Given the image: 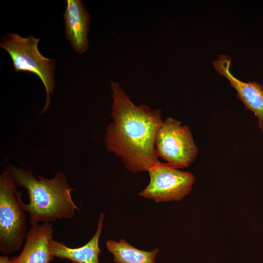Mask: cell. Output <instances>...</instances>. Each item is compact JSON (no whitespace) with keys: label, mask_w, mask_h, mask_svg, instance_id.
I'll list each match as a JSON object with an SVG mask.
<instances>
[{"label":"cell","mask_w":263,"mask_h":263,"mask_svg":"<svg viewBox=\"0 0 263 263\" xmlns=\"http://www.w3.org/2000/svg\"><path fill=\"white\" fill-rule=\"evenodd\" d=\"M9 260V257L6 255H2L0 256V263H8Z\"/></svg>","instance_id":"obj_12"},{"label":"cell","mask_w":263,"mask_h":263,"mask_svg":"<svg viewBox=\"0 0 263 263\" xmlns=\"http://www.w3.org/2000/svg\"><path fill=\"white\" fill-rule=\"evenodd\" d=\"M150 182L139 195L155 202L179 201L191 190L195 177L158 160L148 171Z\"/></svg>","instance_id":"obj_6"},{"label":"cell","mask_w":263,"mask_h":263,"mask_svg":"<svg viewBox=\"0 0 263 263\" xmlns=\"http://www.w3.org/2000/svg\"><path fill=\"white\" fill-rule=\"evenodd\" d=\"M104 219V214L102 213L94 236L82 246L71 248L52 239L49 243L51 255L54 257L68 259L75 263H99L98 255L101 251L98 246V241L102 231Z\"/></svg>","instance_id":"obj_10"},{"label":"cell","mask_w":263,"mask_h":263,"mask_svg":"<svg viewBox=\"0 0 263 263\" xmlns=\"http://www.w3.org/2000/svg\"><path fill=\"white\" fill-rule=\"evenodd\" d=\"M39 41L32 35L22 37L9 32L1 38L0 47L10 56L15 71L34 74L39 78L46 92V101L42 111L44 112L50 106V95L56 87V61L41 54L38 48Z\"/></svg>","instance_id":"obj_3"},{"label":"cell","mask_w":263,"mask_h":263,"mask_svg":"<svg viewBox=\"0 0 263 263\" xmlns=\"http://www.w3.org/2000/svg\"><path fill=\"white\" fill-rule=\"evenodd\" d=\"M7 169L17 186L27 191L29 203L24 207L31 225L72 219L79 210L71 196L74 189L63 173L57 172L48 179L36 177L31 171L14 166H8Z\"/></svg>","instance_id":"obj_2"},{"label":"cell","mask_w":263,"mask_h":263,"mask_svg":"<svg viewBox=\"0 0 263 263\" xmlns=\"http://www.w3.org/2000/svg\"><path fill=\"white\" fill-rule=\"evenodd\" d=\"M63 22L66 38L73 50L85 53L89 48L90 15L82 0H67Z\"/></svg>","instance_id":"obj_8"},{"label":"cell","mask_w":263,"mask_h":263,"mask_svg":"<svg viewBox=\"0 0 263 263\" xmlns=\"http://www.w3.org/2000/svg\"><path fill=\"white\" fill-rule=\"evenodd\" d=\"M155 146L157 156L178 169L188 167L198 152L189 128L171 117L162 121Z\"/></svg>","instance_id":"obj_5"},{"label":"cell","mask_w":263,"mask_h":263,"mask_svg":"<svg viewBox=\"0 0 263 263\" xmlns=\"http://www.w3.org/2000/svg\"><path fill=\"white\" fill-rule=\"evenodd\" d=\"M113 121L106 131L107 150L121 159L129 170L148 171L158 160L155 140L162 122L159 109L136 106L117 82L111 83Z\"/></svg>","instance_id":"obj_1"},{"label":"cell","mask_w":263,"mask_h":263,"mask_svg":"<svg viewBox=\"0 0 263 263\" xmlns=\"http://www.w3.org/2000/svg\"><path fill=\"white\" fill-rule=\"evenodd\" d=\"M232 57L224 54L219 55L213 61L214 69L229 82L236 90L237 97L246 109L257 117L259 129L263 132V86L255 81H242L231 72Z\"/></svg>","instance_id":"obj_7"},{"label":"cell","mask_w":263,"mask_h":263,"mask_svg":"<svg viewBox=\"0 0 263 263\" xmlns=\"http://www.w3.org/2000/svg\"><path fill=\"white\" fill-rule=\"evenodd\" d=\"M10 172L0 176V251L5 255L19 250L26 238L27 226L22 194Z\"/></svg>","instance_id":"obj_4"},{"label":"cell","mask_w":263,"mask_h":263,"mask_svg":"<svg viewBox=\"0 0 263 263\" xmlns=\"http://www.w3.org/2000/svg\"><path fill=\"white\" fill-rule=\"evenodd\" d=\"M53 233L51 223L31 225L20 254L9 259L8 263H49L54 258L49 250Z\"/></svg>","instance_id":"obj_9"},{"label":"cell","mask_w":263,"mask_h":263,"mask_svg":"<svg viewBox=\"0 0 263 263\" xmlns=\"http://www.w3.org/2000/svg\"><path fill=\"white\" fill-rule=\"evenodd\" d=\"M106 246L113 255L115 263H155V257L159 251L157 248L151 251L137 249L123 239L119 242L108 240Z\"/></svg>","instance_id":"obj_11"}]
</instances>
